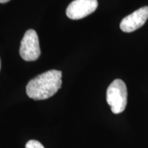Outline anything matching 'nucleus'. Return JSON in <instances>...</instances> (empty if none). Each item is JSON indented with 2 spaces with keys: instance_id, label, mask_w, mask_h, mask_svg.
<instances>
[{
  "instance_id": "nucleus-1",
  "label": "nucleus",
  "mask_w": 148,
  "mask_h": 148,
  "mask_svg": "<svg viewBox=\"0 0 148 148\" xmlns=\"http://www.w3.org/2000/svg\"><path fill=\"white\" fill-rule=\"evenodd\" d=\"M62 85V72L49 70L37 75L27 83L26 93L34 100H43L53 96Z\"/></svg>"
},
{
  "instance_id": "nucleus-2",
  "label": "nucleus",
  "mask_w": 148,
  "mask_h": 148,
  "mask_svg": "<svg viewBox=\"0 0 148 148\" xmlns=\"http://www.w3.org/2000/svg\"><path fill=\"white\" fill-rule=\"evenodd\" d=\"M127 91L123 80L116 79L109 85L106 91V101L114 114L124 111L127 105Z\"/></svg>"
},
{
  "instance_id": "nucleus-3",
  "label": "nucleus",
  "mask_w": 148,
  "mask_h": 148,
  "mask_svg": "<svg viewBox=\"0 0 148 148\" xmlns=\"http://www.w3.org/2000/svg\"><path fill=\"white\" fill-rule=\"evenodd\" d=\"M19 53L25 61H34L39 58V40L38 35L34 29H28L25 33L21 42Z\"/></svg>"
},
{
  "instance_id": "nucleus-4",
  "label": "nucleus",
  "mask_w": 148,
  "mask_h": 148,
  "mask_svg": "<svg viewBox=\"0 0 148 148\" xmlns=\"http://www.w3.org/2000/svg\"><path fill=\"white\" fill-rule=\"evenodd\" d=\"M97 6V0H74L68 5L66 14L71 19H81L95 12Z\"/></svg>"
},
{
  "instance_id": "nucleus-5",
  "label": "nucleus",
  "mask_w": 148,
  "mask_h": 148,
  "mask_svg": "<svg viewBox=\"0 0 148 148\" xmlns=\"http://www.w3.org/2000/svg\"><path fill=\"white\" fill-rule=\"evenodd\" d=\"M148 18V6L142 7L125 16L120 23V29L124 32H132L141 27Z\"/></svg>"
},
{
  "instance_id": "nucleus-6",
  "label": "nucleus",
  "mask_w": 148,
  "mask_h": 148,
  "mask_svg": "<svg viewBox=\"0 0 148 148\" xmlns=\"http://www.w3.org/2000/svg\"><path fill=\"white\" fill-rule=\"evenodd\" d=\"M25 148H45L39 141L36 140H30L25 145Z\"/></svg>"
},
{
  "instance_id": "nucleus-7",
  "label": "nucleus",
  "mask_w": 148,
  "mask_h": 148,
  "mask_svg": "<svg viewBox=\"0 0 148 148\" xmlns=\"http://www.w3.org/2000/svg\"><path fill=\"white\" fill-rule=\"evenodd\" d=\"M8 1H10V0H0V3H5L8 2Z\"/></svg>"
},
{
  "instance_id": "nucleus-8",
  "label": "nucleus",
  "mask_w": 148,
  "mask_h": 148,
  "mask_svg": "<svg viewBox=\"0 0 148 148\" xmlns=\"http://www.w3.org/2000/svg\"><path fill=\"white\" fill-rule=\"evenodd\" d=\"M0 68H1V60H0Z\"/></svg>"
}]
</instances>
